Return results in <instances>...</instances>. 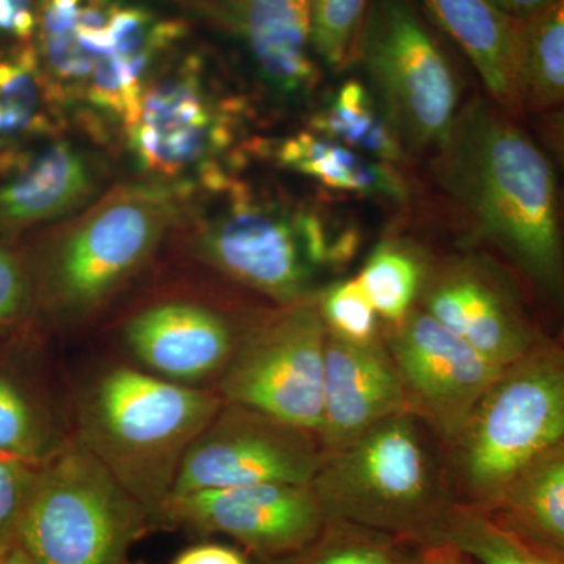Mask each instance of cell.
I'll list each match as a JSON object with an SVG mask.
<instances>
[{
  "instance_id": "cell-2",
  "label": "cell",
  "mask_w": 564,
  "mask_h": 564,
  "mask_svg": "<svg viewBox=\"0 0 564 564\" xmlns=\"http://www.w3.org/2000/svg\"><path fill=\"white\" fill-rule=\"evenodd\" d=\"M225 400L129 367L104 373L80 404V441L144 510H165L182 459Z\"/></svg>"
},
{
  "instance_id": "cell-10",
  "label": "cell",
  "mask_w": 564,
  "mask_h": 564,
  "mask_svg": "<svg viewBox=\"0 0 564 564\" xmlns=\"http://www.w3.org/2000/svg\"><path fill=\"white\" fill-rule=\"evenodd\" d=\"M516 274L488 254L429 261L417 306L497 366L510 367L551 334L534 321Z\"/></svg>"
},
{
  "instance_id": "cell-1",
  "label": "cell",
  "mask_w": 564,
  "mask_h": 564,
  "mask_svg": "<svg viewBox=\"0 0 564 564\" xmlns=\"http://www.w3.org/2000/svg\"><path fill=\"white\" fill-rule=\"evenodd\" d=\"M437 185L474 232L525 289L530 302L564 315V223L558 174L522 120L488 98L459 107L430 161Z\"/></svg>"
},
{
  "instance_id": "cell-35",
  "label": "cell",
  "mask_w": 564,
  "mask_h": 564,
  "mask_svg": "<svg viewBox=\"0 0 564 564\" xmlns=\"http://www.w3.org/2000/svg\"><path fill=\"white\" fill-rule=\"evenodd\" d=\"M174 564H248L239 552L220 544H202L177 556Z\"/></svg>"
},
{
  "instance_id": "cell-11",
  "label": "cell",
  "mask_w": 564,
  "mask_h": 564,
  "mask_svg": "<svg viewBox=\"0 0 564 564\" xmlns=\"http://www.w3.org/2000/svg\"><path fill=\"white\" fill-rule=\"evenodd\" d=\"M322 459L315 434L225 402L182 459L170 499L239 486H311Z\"/></svg>"
},
{
  "instance_id": "cell-32",
  "label": "cell",
  "mask_w": 564,
  "mask_h": 564,
  "mask_svg": "<svg viewBox=\"0 0 564 564\" xmlns=\"http://www.w3.org/2000/svg\"><path fill=\"white\" fill-rule=\"evenodd\" d=\"M532 121L533 135L547 152L554 163L560 182V199H562V214L564 223V104L543 113L527 118Z\"/></svg>"
},
{
  "instance_id": "cell-19",
  "label": "cell",
  "mask_w": 564,
  "mask_h": 564,
  "mask_svg": "<svg viewBox=\"0 0 564 564\" xmlns=\"http://www.w3.org/2000/svg\"><path fill=\"white\" fill-rule=\"evenodd\" d=\"M126 339L148 367L180 381L225 370L239 345L221 315L185 303L161 304L137 315Z\"/></svg>"
},
{
  "instance_id": "cell-17",
  "label": "cell",
  "mask_w": 564,
  "mask_h": 564,
  "mask_svg": "<svg viewBox=\"0 0 564 564\" xmlns=\"http://www.w3.org/2000/svg\"><path fill=\"white\" fill-rule=\"evenodd\" d=\"M422 6L430 20L466 52L486 98L511 117L525 120L524 22L508 14L497 0H426Z\"/></svg>"
},
{
  "instance_id": "cell-21",
  "label": "cell",
  "mask_w": 564,
  "mask_h": 564,
  "mask_svg": "<svg viewBox=\"0 0 564 564\" xmlns=\"http://www.w3.org/2000/svg\"><path fill=\"white\" fill-rule=\"evenodd\" d=\"M62 106L41 68L35 44L0 50V176L33 151V141L55 135Z\"/></svg>"
},
{
  "instance_id": "cell-7",
  "label": "cell",
  "mask_w": 564,
  "mask_h": 564,
  "mask_svg": "<svg viewBox=\"0 0 564 564\" xmlns=\"http://www.w3.org/2000/svg\"><path fill=\"white\" fill-rule=\"evenodd\" d=\"M355 62L406 151L434 150L459 110L452 63L413 3L369 2Z\"/></svg>"
},
{
  "instance_id": "cell-8",
  "label": "cell",
  "mask_w": 564,
  "mask_h": 564,
  "mask_svg": "<svg viewBox=\"0 0 564 564\" xmlns=\"http://www.w3.org/2000/svg\"><path fill=\"white\" fill-rule=\"evenodd\" d=\"M358 239L332 242L321 218L259 203L247 192L199 236V250L232 280L270 296L281 306L311 299L315 269L350 261Z\"/></svg>"
},
{
  "instance_id": "cell-20",
  "label": "cell",
  "mask_w": 564,
  "mask_h": 564,
  "mask_svg": "<svg viewBox=\"0 0 564 564\" xmlns=\"http://www.w3.org/2000/svg\"><path fill=\"white\" fill-rule=\"evenodd\" d=\"M0 184V237L65 217L90 198L96 170L68 141H54L25 154Z\"/></svg>"
},
{
  "instance_id": "cell-34",
  "label": "cell",
  "mask_w": 564,
  "mask_h": 564,
  "mask_svg": "<svg viewBox=\"0 0 564 564\" xmlns=\"http://www.w3.org/2000/svg\"><path fill=\"white\" fill-rule=\"evenodd\" d=\"M39 32V6L21 0H0V35L14 44H29Z\"/></svg>"
},
{
  "instance_id": "cell-3",
  "label": "cell",
  "mask_w": 564,
  "mask_h": 564,
  "mask_svg": "<svg viewBox=\"0 0 564 564\" xmlns=\"http://www.w3.org/2000/svg\"><path fill=\"white\" fill-rule=\"evenodd\" d=\"M564 443V347L549 336L485 393L451 448L463 505L489 511L533 462Z\"/></svg>"
},
{
  "instance_id": "cell-18",
  "label": "cell",
  "mask_w": 564,
  "mask_h": 564,
  "mask_svg": "<svg viewBox=\"0 0 564 564\" xmlns=\"http://www.w3.org/2000/svg\"><path fill=\"white\" fill-rule=\"evenodd\" d=\"M196 9L243 40L261 69L263 80L274 90L282 95H300L313 88L311 2L240 0L202 3Z\"/></svg>"
},
{
  "instance_id": "cell-22",
  "label": "cell",
  "mask_w": 564,
  "mask_h": 564,
  "mask_svg": "<svg viewBox=\"0 0 564 564\" xmlns=\"http://www.w3.org/2000/svg\"><path fill=\"white\" fill-rule=\"evenodd\" d=\"M486 514L538 554L564 563V443L522 470Z\"/></svg>"
},
{
  "instance_id": "cell-24",
  "label": "cell",
  "mask_w": 564,
  "mask_h": 564,
  "mask_svg": "<svg viewBox=\"0 0 564 564\" xmlns=\"http://www.w3.org/2000/svg\"><path fill=\"white\" fill-rule=\"evenodd\" d=\"M313 128L318 135L378 162H400L406 151L372 93L358 80L345 82L328 107L314 118Z\"/></svg>"
},
{
  "instance_id": "cell-5",
  "label": "cell",
  "mask_w": 564,
  "mask_h": 564,
  "mask_svg": "<svg viewBox=\"0 0 564 564\" xmlns=\"http://www.w3.org/2000/svg\"><path fill=\"white\" fill-rule=\"evenodd\" d=\"M172 195L120 188L52 231L28 254L39 310L80 317L140 269L172 220Z\"/></svg>"
},
{
  "instance_id": "cell-14",
  "label": "cell",
  "mask_w": 564,
  "mask_h": 564,
  "mask_svg": "<svg viewBox=\"0 0 564 564\" xmlns=\"http://www.w3.org/2000/svg\"><path fill=\"white\" fill-rule=\"evenodd\" d=\"M128 132L140 165L165 176L212 158L232 137L228 118L188 63L143 93L139 118Z\"/></svg>"
},
{
  "instance_id": "cell-13",
  "label": "cell",
  "mask_w": 564,
  "mask_h": 564,
  "mask_svg": "<svg viewBox=\"0 0 564 564\" xmlns=\"http://www.w3.org/2000/svg\"><path fill=\"white\" fill-rule=\"evenodd\" d=\"M165 513L176 521L236 538L263 554L296 551L326 529L311 486L252 485L173 497Z\"/></svg>"
},
{
  "instance_id": "cell-12",
  "label": "cell",
  "mask_w": 564,
  "mask_h": 564,
  "mask_svg": "<svg viewBox=\"0 0 564 564\" xmlns=\"http://www.w3.org/2000/svg\"><path fill=\"white\" fill-rule=\"evenodd\" d=\"M381 334L410 414L451 445L505 367L489 361L417 304L403 321L383 325Z\"/></svg>"
},
{
  "instance_id": "cell-25",
  "label": "cell",
  "mask_w": 564,
  "mask_h": 564,
  "mask_svg": "<svg viewBox=\"0 0 564 564\" xmlns=\"http://www.w3.org/2000/svg\"><path fill=\"white\" fill-rule=\"evenodd\" d=\"M522 101L525 120L564 104V0H544L524 21Z\"/></svg>"
},
{
  "instance_id": "cell-9",
  "label": "cell",
  "mask_w": 564,
  "mask_h": 564,
  "mask_svg": "<svg viewBox=\"0 0 564 564\" xmlns=\"http://www.w3.org/2000/svg\"><path fill=\"white\" fill-rule=\"evenodd\" d=\"M325 344V323L315 296L282 306L239 340L223 370L221 399L318 437Z\"/></svg>"
},
{
  "instance_id": "cell-6",
  "label": "cell",
  "mask_w": 564,
  "mask_h": 564,
  "mask_svg": "<svg viewBox=\"0 0 564 564\" xmlns=\"http://www.w3.org/2000/svg\"><path fill=\"white\" fill-rule=\"evenodd\" d=\"M148 511L73 440L40 467L17 544L35 564H124Z\"/></svg>"
},
{
  "instance_id": "cell-37",
  "label": "cell",
  "mask_w": 564,
  "mask_h": 564,
  "mask_svg": "<svg viewBox=\"0 0 564 564\" xmlns=\"http://www.w3.org/2000/svg\"><path fill=\"white\" fill-rule=\"evenodd\" d=\"M552 337H554L556 343L562 344L564 347V315H563L562 322H560V325H558V333H556L555 336H552Z\"/></svg>"
},
{
  "instance_id": "cell-36",
  "label": "cell",
  "mask_w": 564,
  "mask_h": 564,
  "mask_svg": "<svg viewBox=\"0 0 564 564\" xmlns=\"http://www.w3.org/2000/svg\"><path fill=\"white\" fill-rule=\"evenodd\" d=\"M0 564H35L25 555V552L22 551L20 545L17 544V540L14 543L9 545L6 551L0 552Z\"/></svg>"
},
{
  "instance_id": "cell-27",
  "label": "cell",
  "mask_w": 564,
  "mask_h": 564,
  "mask_svg": "<svg viewBox=\"0 0 564 564\" xmlns=\"http://www.w3.org/2000/svg\"><path fill=\"white\" fill-rule=\"evenodd\" d=\"M443 532L480 564H564L538 554L505 532L484 511L463 503L452 507Z\"/></svg>"
},
{
  "instance_id": "cell-28",
  "label": "cell",
  "mask_w": 564,
  "mask_h": 564,
  "mask_svg": "<svg viewBox=\"0 0 564 564\" xmlns=\"http://www.w3.org/2000/svg\"><path fill=\"white\" fill-rule=\"evenodd\" d=\"M369 2L315 0L311 2L310 47L328 68L344 69L355 61Z\"/></svg>"
},
{
  "instance_id": "cell-4",
  "label": "cell",
  "mask_w": 564,
  "mask_h": 564,
  "mask_svg": "<svg viewBox=\"0 0 564 564\" xmlns=\"http://www.w3.org/2000/svg\"><path fill=\"white\" fill-rule=\"evenodd\" d=\"M413 414L395 415L323 452L311 488L328 524L391 532L440 529L454 502Z\"/></svg>"
},
{
  "instance_id": "cell-26",
  "label": "cell",
  "mask_w": 564,
  "mask_h": 564,
  "mask_svg": "<svg viewBox=\"0 0 564 564\" xmlns=\"http://www.w3.org/2000/svg\"><path fill=\"white\" fill-rule=\"evenodd\" d=\"M426 265L421 252L397 240H386L370 252L356 278L383 325L403 321L417 304Z\"/></svg>"
},
{
  "instance_id": "cell-16",
  "label": "cell",
  "mask_w": 564,
  "mask_h": 564,
  "mask_svg": "<svg viewBox=\"0 0 564 564\" xmlns=\"http://www.w3.org/2000/svg\"><path fill=\"white\" fill-rule=\"evenodd\" d=\"M70 441L32 323L0 332V456L40 469Z\"/></svg>"
},
{
  "instance_id": "cell-31",
  "label": "cell",
  "mask_w": 564,
  "mask_h": 564,
  "mask_svg": "<svg viewBox=\"0 0 564 564\" xmlns=\"http://www.w3.org/2000/svg\"><path fill=\"white\" fill-rule=\"evenodd\" d=\"M36 474V467L0 456V552L17 540L18 525Z\"/></svg>"
},
{
  "instance_id": "cell-23",
  "label": "cell",
  "mask_w": 564,
  "mask_h": 564,
  "mask_svg": "<svg viewBox=\"0 0 564 564\" xmlns=\"http://www.w3.org/2000/svg\"><path fill=\"white\" fill-rule=\"evenodd\" d=\"M278 158L282 165L314 177L333 191L380 196L395 203L408 199L406 182L389 163L373 161L318 133L302 132L285 140Z\"/></svg>"
},
{
  "instance_id": "cell-33",
  "label": "cell",
  "mask_w": 564,
  "mask_h": 564,
  "mask_svg": "<svg viewBox=\"0 0 564 564\" xmlns=\"http://www.w3.org/2000/svg\"><path fill=\"white\" fill-rule=\"evenodd\" d=\"M339 541L329 544L311 564H395L381 545L369 543L351 533H337Z\"/></svg>"
},
{
  "instance_id": "cell-15",
  "label": "cell",
  "mask_w": 564,
  "mask_h": 564,
  "mask_svg": "<svg viewBox=\"0 0 564 564\" xmlns=\"http://www.w3.org/2000/svg\"><path fill=\"white\" fill-rule=\"evenodd\" d=\"M410 414L399 370L380 339L351 344L326 333L323 452L350 443L378 423Z\"/></svg>"
},
{
  "instance_id": "cell-29",
  "label": "cell",
  "mask_w": 564,
  "mask_h": 564,
  "mask_svg": "<svg viewBox=\"0 0 564 564\" xmlns=\"http://www.w3.org/2000/svg\"><path fill=\"white\" fill-rule=\"evenodd\" d=\"M315 299L326 333L351 344L380 339V317L358 278L334 282Z\"/></svg>"
},
{
  "instance_id": "cell-30",
  "label": "cell",
  "mask_w": 564,
  "mask_h": 564,
  "mask_svg": "<svg viewBox=\"0 0 564 564\" xmlns=\"http://www.w3.org/2000/svg\"><path fill=\"white\" fill-rule=\"evenodd\" d=\"M39 311L28 254L0 237V332L31 325Z\"/></svg>"
}]
</instances>
